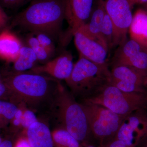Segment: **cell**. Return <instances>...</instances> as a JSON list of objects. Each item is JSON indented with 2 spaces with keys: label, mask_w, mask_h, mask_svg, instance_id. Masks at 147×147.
I'll use <instances>...</instances> for the list:
<instances>
[{
  "label": "cell",
  "mask_w": 147,
  "mask_h": 147,
  "mask_svg": "<svg viewBox=\"0 0 147 147\" xmlns=\"http://www.w3.org/2000/svg\"><path fill=\"white\" fill-rule=\"evenodd\" d=\"M110 84L128 92L147 91V74L123 65L112 66Z\"/></svg>",
  "instance_id": "9c48e42d"
},
{
  "label": "cell",
  "mask_w": 147,
  "mask_h": 147,
  "mask_svg": "<svg viewBox=\"0 0 147 147\" xmlns=\"http://www.w3.org/2000/svg\"><path fill=\"white\" fill-rule=\"evenodd\" d=\"M79 102L86 115L92 136L99 141L100 145L115 139L125 117L119 115L102 105L84 100Z\"/></svg>",
  "instance_id": "8992f818"
},
{
  "label": "cell",
  "mask_w": 147,
  "mask_h": 147,
  "mask_svg": "<svg viewBox=\"0 0 147 147\" xmlns=\"http://www.w3.org/2000/svg\"><path fill=\"white\" fill-rule=\"evenodd\" d=\"M27 42L28 46L34 52L38 61H46L53 56L51 53L40 44L36 36H29L27 38Z\"/></svg>",
  "instance_id": "7402d4cb"
},
{
  "label": "cell",
  "mask_w": 147,
  "mask_h": 147,
  "mask_svg": "<svg viewBox=\"0 0 147 147\" xmlns=\"http://www.w3.org/2000/svg\"><path fill=\"white\" fill-rule=\"evenodd\" d=\"M110 76L108 64L95 63L79 56L65 82L74 96L82 100L96 94L109 84Z\"/></svg>",
  "instance_id": "277c9868"
},
{
  "label": "cell",
  "mask_w": 147,
  "mask_h": 147,
  "mask_svg": "<svg viewBox=\"0 0 147 147\" xmlns=\"http://www.w3.org/2000/svg\"><path fill=\"white\" fill-rule=\"evenodd\" d=\"M93 0H66L65 19L68 29L63 38V42H68L75 32L86 24L91 13Z\"/></svg>",
  "instance_id": "8fae6325"
},
{
  "label": "cell",
  "mask_w": 147,
  "mask_h": 147,
  "mask_svg": "<svg viewBox=\"0 0 147 147\" xmlns=\"http://www.w3.org/2000/svg\"><path fill=\"white\" fill-rule=\"evenodd\" d=\"M105 13L104 0H98L95 5H93L88 21L79 29L88 36L98 40L103 45L100 36V30Z\"/></svg>",
  "instance_id": "5bb4252c"
},
{
  "label": "cell",
  "mask_w": 147,
  "mask_h": 147,
  "mask_svg": "<svg viewBox=\"0 0 147 147\" xmlns=\"http://www.w3.org/2000/svg\"><path fill=\"white\" fill-rule=\"evenodd\" d=\"M130 38L147 48V12L139 9L134 13L128 31Z\"/></svg>",
  "instance_id": "e0dca14e"
},
{
  "label": "cell",
  "mask_w": 147,
  "mask_h": 147,
  "mask_svg": "<svg viewBox=\"0 0 147 147\" xmlns=\"http://www.w3.org/2000/svg\"><path fill=\"white\" fill-rule=\"evenodd\" d=\"M38 61L36 55L29 46H23L18 57L13 62L14 71L22 72L32 69Z\"/></svg>",
  "instance_id": "d6986e66"
},
{
  "label": "cell",
  "mask_w": 147,
  "mask_h": 147,
  "mask_svg": "<svg viewBox=\"0 0 147 147\" xmlns=\"http://www.w3.org/2000/svg\"><path fill=\"white\" fill-rule=\"evenodd\" d=\"M65 2L66 0H34L16 16L13 25L35 34L58 36L65 19Z\"/></svg>",
  "instance_id": "7a4b0ae2"
},
{
  "label": "cell",
  "mask_w": 147,
  "mask_h": 147,
  "mask_svg": "<svg viewBox=\"0 0 147 147\" xmlns=\"http://www.w3.org/2000/svg\"><path fill=\"white\" fill-rule=\"evenodd\" d=\"M26 138L32 147H54L50 128L41 122H35L27 129Z\"/></svg>",
  "instance_id": "2e32d148"
},
{
  "label": "cell",
  "mask_w": 147,
  "mask_h": 147,
  "mask_svg": "<svg viewBox=\"0 0 147 147\" xmlns=\"http://www.w3.org/2000/svg\"><path fill=\"white\" fill-rule=\"evenodd\" d=\"M84 147H95L94 146H93L92 145L90 144H86L84 145Z\"/></svg>",
  "instance_id": "1f68e13d"
},
{
  "label": "cell",
  "mask_w": 147,
  "mask_h": 147,
  "mask_svg": "<svg viewBox=\"0 0 147 147\" xmlns=\"http://www.w3.org/2000/svg\"><path fill=\"white\" fill-rule=\"evenodd\" d=\"M143 147H147V141L146 142V143H145L144 146Z\"/></svg>",
  "instance_id": "e575fe53"
},
{
  "label": "cell",
  "mask_w": 147,
  "mask_h": 147,
  "mask_svg": "<svg viewBox=\"0 0 147 147\" xmlns=\"http://www.w3.org/2000/svg\"><path fill=\"white\" fill-rule=\"evenodd\" d=\"M147 137L146 109L136 110L123 119L115 137L127 147H136Z\"/></svg>",
  "instance_id": "52a82bcc"
},
{
  "label": "cell",
  "mask_w": 147,
  "mask_h": 147,
  "mask_svg": "<svg viewBox=\"0 0 147 147\" xmlns=\"http://www.w3.org/2000/svg\"><path fill=\"white\" fill-rule=\"evenodd\" d=\"M3 139V137H1V134H0V144H1V142H2Z\"/></svg>",
  "instance_id": "d6a6232c"
},
{
  "label": "cell",
  "mask_w": 147,
  "mask_h": 147,
  "mask_svg": "<svg viewBox=\"0 0 147 147\" xmlns=\"http://www.w3.org/2000/svg\"><path fill=\"white\" fill-rule=\"evenodd\" d=\"M54 147H84L67 130L57 127L52 132Z\"/></svg>",
  "instance_id": "ffe728a7"
},
{
  "label": "cell",
  "mask_w": 147,
  "mask_h": 147,
  "mask_svg": "<svg viewBox=\"0 0 147 147\" xmlns=\"http://www.w3.org/2000/svg\"><path fill=\"white\" fill-rule=\"evenodd\" d=\"M33 1L34 0H0V4L6 8L16 9Z\"/></svg>",
  "instance_id": "d4e9b609"
},
{
  "label": "cell",
  "mask_w": 147,
  "mask_h": 147,
  "mask_svg": "<svg viewBox=\"0 0 147 147\" xmlns=\"http://www.w3.org/2000/svg\"><path fill=\"white\" fill-rule=\"evenodd\" d=\"M50 109L54 111L58 127L67 130L83 145L89 144L92 134L84 108L61 84Z\"/></svg>",
  "instance_id": "3957f363"
},
{
  "label": "cell",
  "mask_w": 147,
  "mask_h": 147,
  "mask_svg": "<svg viewBox=\"0 0 147 147\" xmlns=\"http://www.w3.org/2000/svg\"><path fill=\"white\" fill-rule=\"evenodd\" d=\"M100 36L104 46L108 51L113 47L120 45L115 28L106 13L102 21Z\"/></svg>",
  "instance_id": "ac0fdd59"
},
{
  "label": "cell",
  "mask_w": 147,
  "mask_h": 147,
  "mask_svg": "<svg viewBox=\"0 0 147 147\" xmlns=\"http://www.w3.org/2000/svg\"><path fill=\"white\" fill-rule=\"evenodd\" d=\"M18 108L13 102L0 100V123L10 122L14 118Z\"/></svg>",
  "instance_id": "44dd1931"
},
{
  "label": "cell",
  "mask_w": 147,
  "mask_h": 147,
  "mask_svg": "<svg viewBox=\"0 0 147 147\" xmlns=\"http://www.w3.org/2000/svg\"><path fill=\"white\" fill-rule=\"evenodd\" d=\"M81 100L102 105L119 115L126 117L136 110L147 108V91H123L110 83L92 96Z\"/></svg>",
  "instance_id": "5b68a950"
},
{
  "label": "cell",
  "mask_w": 147,
  "mask_h": 147,
  "mask_svg": "<svg viewBox=\"0 0 147 147\" xmlns=\"http://www.w3.org/2000/svg\"><path fill=\"white\" fill-rule=\"evenodd\" d=\"M8 21V16L0 5V31L5 29Z\"/></svg>",
  "instance_id": "4316f807"
},
{
  "label": "cell",
  "mask_w": 147,
  "mask_h": 147,
  "mask_svg": "<svg viewBox=\"0 0 147 147\" xmlns=\"http://www.w3.org/2000/svg\"><path fill=\"white\" fill-rule=\"evenodd\" d=\"M9 90L3 79L2 75L0 74V100L9 99Z\"/></svg>",
  "instance_id": "484cf974"
},
{
  "label": "cell",
  "mask_w": 147,
  "mask_h": 147,
  "mask_svg": "<svg viewBox=\"0 0 147 147\" xmlns=\"http://www.w3.org/2000/svg\"><path fill=\"white\" fill-rule=\"evenodd\" d=\"M99 147H127L124 143L118 139H115L106 143L104 144L100 145Z\"/></svg>",
  "instance_id": "83f0119b"
},
{
  "label": "cell",
  "mask_w": 147,
  "mask_h": 147,
  "mask_svg": "<svg viewBox=\"0 0 147 147\" xmlns=\"http://www.w3.org/2000/svg\"><path fill=\"white\" fill-rule=\"evenodd\" d=\"M14 142L10 138L3 139L0 144V147H14Z\"/></svg>",
  "instance_id": "f546056e"
},
{
  "label": "cell",
  "mask_w": 147,
  "mask_h": 147,
  "mask_svg": "<svg viewBox=\"0 0 147 147\" xmlns=\"http://www.w3.org/2000/svg\"><path fill=\"white\" fill-rule=\"evenodd\" d=\"M74 66L72 55L70 52L65 51L43 65L34 67L32 71L34 73L47 74L58 80L65 81L71 75Z\"/></svg>",
  "instance_id": "4fadbf2b"
},
{
  "label": "cell",
  "mask_w": 147,
  "mask_h": 147,
  "mask_svg": "<svg viewBox=\"0 0 147 147\" xmlns=\"http://www.w3.org/2000/svg\"><path fill=\"white\" fill-rule=\"evenodd\" d=\"M132 0H105L106 13L110 17L115 28L120 45L127 39L129 29L133 15Z\"/></svg>",
  "instance_id": "30bf717a"
},
{
  "label": "cell",
  "mask_w": 147,
  "mask_h": 147,
  "mask_svg": "<svg viewBox=\"0 0 147 147\" xmlns=\"http://www.w3.org/2000/svg\"><path fill=\"white\" fill-rule=\"evenodd\" d=\"M22 45L20 39L12 32L4 29L0 33V58L13 62L18 57Z\"/></svg>",
  "instance_id": "9a60e30c"
},
{
  "label": "cell",
  "mask_w": 147,
  "mask_h": 147,
  "mask_svg": "<svg viewBox=\"0 0 147 147\" xmlns=\"http://www.w3.org/2000/svg\"><path fill=\"white\" fill-rule=\"evenodd\" d=\"M36 38L40 44L44 47L52 55L55 52V46L52 38L48 34L43 33L36 34Z\"/></svg>",
  "instance_id": "603a6c76"
},
{
  "label": "cell",
  "mask_w": 147,
  "mask_h": 147,
  "mask_svg": "<svg viewBox=\"0 0 147 147\" xmlns=\"http://www.w3.org/2000/svg\"><path fill=\"white\" fill-rule=\"evenodd\" d=\"M132 1L134 5L136 4L144 5L147 3V0H132Z\"/></svg>",
  "instance_id": "4dcf8cb0"
},
{
  "label": "cell",
  "mask_w": 147,
  "mask_h": 147,
  "mask_svg": "<svg viewBox=\"0 0 147 147\" xmlns=\"http://www.w3.org/2000/svg\"><path fill=\"white\" fill-rule=\"evenodd\" d=\"M38 121L35 115L33 112L30 110H26L23 113L21 120V125L28 129L32 124Z\"/></svg>",
  "instance_id": "cb8c5ba5"
},
{
  "label": "cell",
  "mask_w": 147,
  "mask_h": 147,
  "mask_svg": "<svg viewBox=\"0 0 147 147\" xmlns=\"http://www.w3.org/2000/svg\"><path fill=\"white\" fill-rule=\"evenodd\" d=\"M2 76L10 102H22L35 110L45 106L50 108L61 85L57 79L42 74L14 71Z\"/></svg>",
  "instance_id": "6da1fadb"
},
{
  "label": "cell",
  "mask_w": 147,
  "mask_h": 147,
  "mask_svg": "<svg viewBox=\"0 0 147 147\" xmlns=\"http://www.w3.org/2000/svg\"><path fill=\"white\" fill-rule=\"evenodd\" d=\"M144 5L145 10L147 12V3L145 4Z\"/></svg>",
  "instance_id": "836d02e7"
},
{
  "label": "cell",
  "mask_w": 147,
  "mask_h": 147,
  "mask_svg": "<svg viewBox=\"0 0 147 147\" xmlns=\"http://www.w3.org/2000/svg\"><path fill=\"white\" fill-rule=\"evenodd\" d=\"M146 89L147 90V84H146Z\"/></svg>",
  "instance_id": "d590c367"
},
{
  "label": "cell",
  "mask_w": 147,
  "mask_h": 147,
  "mask_svg": "<svg viewBox=\"0 0 147 147\" xmlns=\"http://www.w3.org/2000/svg\"><path fill=\"white\" fill-rule=\"evenodd\" d=\"M123 65L147 74V48L131 38L119 45L112 58V66Z\"/></svg>",
  "instance_id": "ba28073f"
},
{
  "label": "cell",
  "mask_w": 147,
  "mask_h": 147,
  "mask_svg": "<svg viewBox=\"0 0 147 147\" xmlns=\"http://www.w3.org/2000/svg\"><path fill=\"white\" fill-rule=\"evenodd\" d=\"M14 147H32L27 138H20L14 142Z\"/></svg>",
  "instance_id": "f1b7e54d"
},
{
  "label": "cell",
  "mask_w": 147,
  "mask_h": 147,
  "mask_svg": "<svg viewBox=\"0 0 147 147\" xmlns=\"http://www.w3.org/2000/svg\"><path fill=\"white\" fill-rule=\"evenodd\" d=\"M73 36L79 56L95 63L108 64L109 51L101 42L88 36L80 30L75 32Z\"/></svg>",
  "instance_id": "7c38bea8"
}]
</instances>
